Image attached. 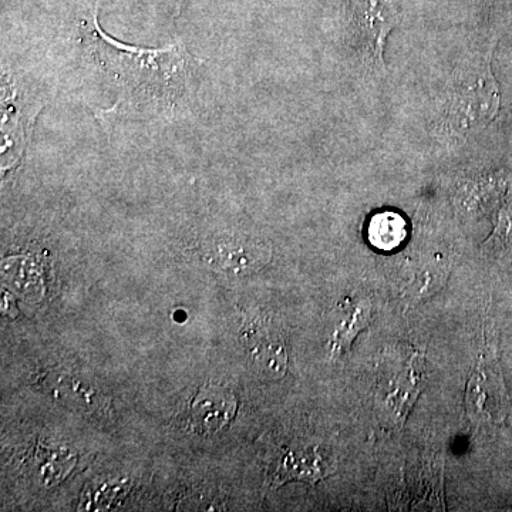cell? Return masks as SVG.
<instances>
[{
  "instance_id": "obj_1",
  "label": "cell",
  "mask_w": 512,
  "mask_h": 512,
  "mask_svg": "<svg viewBox=\"0 0 512 512\" xmlns=\"http://www.w3.org/2000/svg\"><path fill=\"white\" fill-rule=\"evenodd\" d=\"M82 36L97 62L131 96L151 97L165 103L173 101L184 92L197 63L184 46L143 49L117 42L100 29L97 10L92 19L84 20Z\"/></svg>"
},
{
  "instance_id": "obj_2",
  "label": "cell",
  "mask_w": 512,
  "mask_h": 512,
  "mask_svg": "<svg viewBox=\"0 0 512 512\" xmlns=\"http://www.w3.org/2000/svg\"><path fill=\"white\" fill-rule=\"evenodd\" d=\"M350 23L359 55L373 72H384V49L399 22L393 0H349Z\"/></svg>"
},
{
  "instance_id": "obj_3",
  "label": "cell",
  "mask_w": 512,
  "mask_h": 512,
  "mask_svg": "<svg viewBox=\"0 0 512 512\" xmlns=\"http://www.w3.org/2000/svg\"><path fill=\"white\" fill-rule=\"evenodd\" d=\"M498 103V87L488 67L483 76L478 77L477 82H471L468 86L461 84L458 87L447 109L448 121L456 133L464 134L471 127L493 119Z\"/></svg>"
},
{
  "instance_id": "obj_4",
  "label": "cell",
  "mask_w": 512,
  "mask_h": 512,
  "mask_svg": "<svg viewBox=\"0 0 512 512\" xmlns=\"http://www.w3.org/2000/svg\"><path fill=\"white\" fill-rule=\"evenodd\" d=\"M237 410L235 397L220 387H207L191 403V424L202 434H212L227 426Z\"/></svg>"
},
{
  "instance_id": "obj_5",
  "label": "cell",
  "mask_w": 512,
  "mask_h": 512,
  "mask_svg": "<svg viewBox=\"0 0 512 512\" xmlns=\"http://www.w3.org/2000/svg\"><path fill=\"white\" fill-rule=\"evenodd\" d=\"M367 234L373 247L382 251H393L399 248L407 237L406 220L397 212H380L370 221Z\"/></svg>"
},
{
  "instance_id": "obj_6",
  "label": "cell",
  "mask_w": 512,
  "mask_h": 512,
  "mask_svg": "<svg viewBox=\"0 0 512 512\" xmlns=\"http://www.w3.org/2000/svg\"><path fill=\"white\" fill-rule=\"evenodd\" d=\"M481 382H483L484 387L480 389V393L476 394V399H474L480 403L477 406L490 419L495 421L504 420L511 413V407L500 375L497 372H485L481 376Z\"/></svg>"
},
{
  "instance_id": "obj_7",
  "label": "cell",
  "mask_w": 512,
  "mask_h": 512,
  "mask_svg": "<svg viewBox=\"0 0 512 512\" xmlns=\"http://www.w3.org/2000/svg\"><path fill=\"white\" fill-rule=\"evenodd\" d=\"M448 269L444 265L429 264L417 269L409 282L404 285V298L417 303L439 292L446 282Z\"/></svg>"
},
{
  "instance_id": "obj_8",
  "label": "cell",
  "mask_w": 512,
  "mask_h": 512,
  "mask_svg": "<svg viewBox=\"0 0 512 512\" xmlns=\"http://www.w3.org/2000/svg\"><path fill=\"white\" fill-rule=\"evenodd\" d=\"M370 319H372V312H370L369 306L360 305L359 308H356L336 332L333 349L338 352L349 349L357 333L362 332L369 325Z\"/></svg>"
}]
</instances>
